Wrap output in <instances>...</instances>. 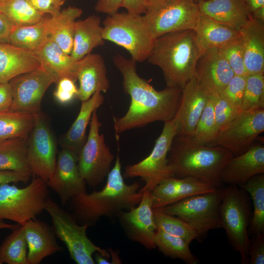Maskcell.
<instances>
[{
  "mask_svg": "<svg viewBox=\"0 0 264 264\" xmlns=\"http://www.w3.org/2000/svg\"><path fill=\"white\" fill-rule=\"evenodd\" d=\"M113 61L122 76L124 91L131 98L126 113L120 118L113 117L116 138L124 132L174 118L180 105L181 89L166 87L156 90L138 74L136 62L131 58L116 54Z\"/></svg>",
  "mask_w": 264,
  "mask_h": 264,
  "instance_id": "1",
  "label": "cell"
},
{
  "mask_svg": "<svg viewBox=\"0 0 264 264\" xmlns=\"http://www.w3.org/2000/svg\"><path fill=\"white\" fill-rule=\"evenodd\" d=\"M107 177L101 190L81 193L69 200L71 213L79 223L89 227L95 225L103 217L116 218L120 211L130 209L140 202L143 194L139 191L141 184L125 182L118 153Z\"/></svg>",
  "mask_w": 264,
  "mask_h": 264,
  "instance_id": "2",
  "label": "cell"
},
{
  "mask_svg": "<svg viewBox=\"0 0 264 264\" xmlns=\"http://www.w3.org/2000/svg\"><path fill=\"white\" fill-rule=\"evenodd\" d=\"M203 54L193 30L169 32L156 38L147 61L162 70L167 87L182 89L194 77Z\"/></svg>",
  "mask_w": 264,
  "mask_h": 264,
  "instance_id": "3",
  "label": "cell"
},
{
  "mask_svg": "<svg viewBox=\"0 0 264 264\" xmlns=\"http://www.w3.org/2000/svg\"><path fill=\"white\" fill-rule=\"evenodd\" d=\"M233 154L220 146H209L176 136L168 153V164L174 176L190 177L220 187L222 171Z\"/></svg>",
  "mask_w": 264,
  "mask_h": 264,
  "instance_id": "4",
  "label": "cell"
},
{
  "mask_svg": "<svg viewBox=\"0 0 264 264\" xmlns=\"http://www.w3.org/2000/svg\"><path fill=\"white\" fill-rule=\"evenodd\" d=\"M102 27L105 41L125 48L136 63L147 60L155 39L144 15L117 12L108 15Z\"/></svg>",
  "mask_w": 264,
  "mask_h": 264,
  "instance_id": "5",
  "label": "cell"
},
{
  "mask_svg": "<svg viewBox=\"0 0 264 264\" xmlns=\"http://www.w3.org/2000/svg\"><path fill=\"white\" fill-rule=\"evenodd\" d=\"M252 214L250 198L243 188L233 185L224 188L220 209V227L225 230L231 245L240 253L242 264H248V228Z\"/></svg>",
  "mask_w": 264,
  "mask_h": 264,
  "instance_id": "6",
  "label": "cell"
},
{
  "mask_svg": "<svg viewBox=\"0 0 264 264\" xmlns=\"http://www.w3.org/2000/svg\"><path fill=\"white\" fill-rule=\"evenodd\" d=\"M49 198L47 181L36 176L23 188L9 183L1 184L0 219L23 225L44 210Z\"/></svg>",
  "mask_w": 264,
  "mask_h": 264,
  "instance_id": "7",
  "label": "cell"
},
{
  "mask_svg": "<svg viewBox=\"0 0 264 264\" xmlns=\"http://www.w3.org/2000/svg\"><path fill=\"white\" fill-rule=\"evenodd\" d=\"M49 215L56 237L66 245L70 256L77 264H95L93 254L100 252L107 258L109 252L96 245L88 237V226L79 223L72 214L63 209L50 198L44 208Z\"/></svg>",
  "mask_w": 264,
  "mask_h": 264,
  "instance_id": "8",
  "label": "cell"
},
{
  "mask_svg": "<svg viewBox=\"0 0 264 264\" xmlns=\"http://www.w3.org/2000/svg\"><path fill=\"white\" fill-rule=\"evenodd\" d=\"M224 193V188L220 187L157 209L181 219L195 232L199 241L210 230L220 228V209Z\"/></svg>",
  "mask_w": 264,
  "mask_h": 264,
  "instance_id": "9",
  "label": "cell"
},
{
  "mask_svg": "<svg viewBox=\"0 0 264 264\" xmlns=\"http://www.w3.org/2000/svg\"><path fill=\"white\" fill-rule=\"evenodd\" d=\"M176 131L177 120L174 117L164 122L162 131L150 154L139 162L126 167L124 177H139L145 182L140 191L151 192L162 180L174 176L168 166L167 157Z\"/></svg>",
  "mask_w": 264,
  "mask_h": 264,
  "instance_id": "10",
  "label": "cell"
},
{
  "mask_svg": "<svg viewBox=\"0 0 264 264\" xmlns=\"http://www.w3.org/2000/svg\"><path fill=\"white\" fill-rule=\"evenodd\" d=\"M85 143L78 154V164L81 176L91 187L101 184L107 177L114 156L107 145L97 110L93 112Z\"/></svg>",
  "mask_w": 264,
  "mask_h": 264,
  "instance_id": "11",
  "label": "cell"
},
{
  "mask_svg": "<svg viewBox=\"0 0 264 264\" xmlns=\"http://www.w3.org/2000/svg\"><path fill=\"white\" fill-rule=\"evenodd\" d=\"M264 131V109L242 111L207 146H220L237 155L247 151Z\"/></svg>",
  "mask_w": 264,
  "mask_h": 264,
  "instance_id": "12",
  "label": "cell"
},
{
  "mask_svg": "<svg viewBox=\"0 0 264 264\" xmlns=\"http://www.w3.org/2000/svg\"><path fill=\"white\" fill-rule=\"evenodd\" d=\"M35 123L28 138L27 159L32 175L47 181L57 161L56 141L44 114H35Z\"/></svg>",
  "mask_w": 264,
  "mask_h": 264,
  "instance_id": "13",
  "label": "cell"
},
{
  "mask_svg": "<svg viewBox=\"0 0 264 264\" xmlns=\"http://www.w3.org/2000/svg\"><path fill=\"white\" fill-rule=\"evenodd\" d=\"M9 82L13 88V101L9 110L36 114L41 111L43 98L50 85L56 83L57 79L41 65Z\"/></svg>",
  "mask_w": 264,
  "mask_h": 264,
  "instance_id": "14",
  "label": "cell"
},
{
  "mask_svg": "<svg viewBox=\"0 0 264 264\" xmlns=\"http://www.w3.org/2000/svg\"><path fill=\"white\" fill-rule=\"evenodd\" d=\"M199 13L197 4L193 0H174L144 16L156 39L169 32L193 30Z\"/></svg>",
  "mask_w": 264,
  "mask_h": 264,
  "instance_id": "15",
  "label": "cell"
},
{
  "mask_svg": "<svg viewBox=\"0 0 264 264\" xmlns=\"http://www.w3.org/2000/svg\"><path fill=\"white\" fill-rule=\"evenodd\" d=\"M116 218L129 240L140 243L149 250L156 248L155 236L157 227L151 192L144 191L138 205L120 211Z\"/></svg>",
  "mask_w": 264,
  "mask_h": 264,
  "instance_id": "16",
  "label": "cell"
},
{
  "mask_svg": "<svg viewBox=\"0 0 264 264\" xmlns=\"http://www.w3.org/2000/svg\"><path fill=\"white\" fill-rule=\"evenodd\" d=\"M78 159L76 152L62 148L54 172L47 181L48 188L57 194L63 205L74 197L87 192V183L80 173Z\"/></svg>",
  "mask_w": 264,
  "mask_h": 264,
  "instance_id": "17",
  "label": "cell"
},
{
  "mask_svg": "<svg viewBox=\"0 0 264 264\" xmlns=\"http://www.w3.org/2000/svg\"><path fill=\"white\" fill-rule=\"evenodd\" d=\"M209 93L195 76L182 89L180 105L175 117L177 120L176 135L190 138L206 105Z\"/></svg>",
  "mask_w": 264,
  "mask_h": 264,
  "instance_id": "18",
  "label": "cell"
},
{
  "mask_svg": "<svg viewBox=\"0 0 264 264\" xmlns=\"http://www.w3.org/2000/svg\"><path fill=\"white\" fill-rule=\"evenodd\" d=\"M234 74L218 48L205 51L198 59L194 76L208 92L219 94Z\"/></svg>",
  "mask_w": 264,
  "mask_h": 264,
  "instance_id": "19",
  "label": "cell"
},
{
  "mask_svg": "<svg viewBox=\"0 0 264 264\" xmlns=\"http://www.w3.org/2000/svg\"><path fill=\"white\" fill-rule=\"evenodd\" d=\"M264 173V145L255 142L247 151L233 155L221 174L222 183L241 186L253 176Z\"/></svg>",
  "mask_w": 264,
  "mask_h": 264,
  "instance_id": "20",
  "label": "cell"
},
{
  "mask_svg": "<svg viewBox=\"0 0 264 264\" xmlns=\"http://www.w3.org/2000/svg\"><path fill=\"white\" fill-rule=\"evenodd\" d=\"M217 189L195 178L171 176L160 181L151 192L153 207L160 208L190 196L212 192Z\"/></svg>",
  "mask_w": 264,
  "mask_h": 264,
  "instance_id": "21",
  "label": "cell"
},
{
  "mask_svg": "<svg viewBox=\"0 0 264 264\" xmlns=\"http://www.w3.org/2000/svg\"><path fill=\"white\" fill-rule=\"evenodd\" d=\"M22 226L27 245V264H39L45 257L62 251L52 226L47 223L36 218Z\"/></svg>",
  "mask_w": 264,
  "mask_h": 264,
  "instance_id": "22",
  "label": "cell"
},
{
  "mask_svg": "<svg viewBox=\"0 0 264 264\" xmlns=\"http://www.w3.org/2000/svg\"><path fill=\"white\" fill-rule=\"evenodd\" d=\"M77 80L79 83L77 98L81 102L87 100L96 92H107L110 83L103 57L91 53L80 60Z\"/></svg>",
  "mask_w": 264,
  "mask_h": 264,
  "instance_id": "23",
  "label": "cell"
},
{
  "mask_svg": "<svg viewBox=\"0 0 264 264\" xmlns=\"http://www.w3.org/2000/svg\"><path fill=\"white\" fill-rule=\"evenodd\" d=\"M239 32L243 45L247 75L264 74V22L250 15Z\"/></svg>",
  "mask_w": 264,
  "mask_h": 264,
  "instance_id": "24",
  "label": "cell"
},
{
  "mask_svg": "<svg viewBox=\"0 0 264 264\" xmlns=\"http://www.w3.org/2000/svg\"><path fill=\"white\" fill-rule=\"evenodd\" d=\"M33 52L41 65L55 76L57 81L64 77L77 80L79 61H74L49 36Z\"/></svg>",
  "mask_w": 264,
  "mask_h": 264,
  "instance_id": "25",
  "label": "cell"
},
{
  "mask_svg": "<svg viewBox=\"0 0 264 264\" xmlns=\"http://www.w3.org/2000/svg\"><path fill=\"white\" fill-rule=\"evenodd\" d=\"M40 66L33 51L9 43H0V83L9 82Z\"/></svg>",
  "mask_w": 264,
  "mask_h": 264,
  "instance_id": "26",
  "label": "cell"
},
{
  "mask_svg": "<svg viewBox=\"0 0 264 264\" xmlns=\"http://www.w3.org/2000/svg\"><path fill=\"white\" fill-rule=\"evenodd\" d=\"M197 4L199 13L238 31L250 16L243 0H206Z\"/></svg>",
  "mask_w": 264,
  "mask_h": 264,
  "instance_id": "27",
  "label": "cell"
},
{
  "mask_svg": "<svg viewBox=\"0 0 264 264\" xmlns=\"http://www.w3.org/2000/svg\"><path fill=\"white\" fill-rule=\"evenodd\" d=\"M193 30L203 53L209 49L220 48L241 37L239 31L200 13Z\"/></svg>",
  "mask_w": 264,
  "mask_h": 264,
  "instance_id": "28",
  "label": "cell"
},
{
  "mask_svg": "<svg viewBox=\"0 0 264 264\" xmlns=\"http://www.w3.org/2000/svg\"><path fill=\"white\" fill-rule=\"evenodd\" d=\"M104 97L100 92H96L88 99L82 101L79 113L67 132L62 137V148L79 154L86 142V130L94 111L103 104Z\"/></svg>",
  "mask_w": 264,
  "mask_h": 264,
  "instance_id": "29",
  "label": "cell"
},
{
  "mask_svg": "<svg viewBox=\"0 0 264 264\" xmlns=\"http://www.w3.org/2000/svg\"><path fill=\"white\" fill-rule=\"evenodd\" d=\"M102 29L99 16L91 15L84 20L76 21L70 54L74 61H79L91 53L94 48L105 44Z\"/></svg>",
  "mask_w": 264,
  "mask_h": 264,
  "instance_id": "30",
  "label": "cell"
},
{
  "mask_svg": "<svg viewBox=\"0 0 264 264\" xmlns=\"http://www.w3.org/2000/svg\"><path fill=\"white\" fill-rule=\"evenodd\" d=\"M82 13L81 8L70 6L50 16L49 37L69 55L73 47L75 23Z\"/></svg>",
  "mask_w": 264,
  "mask_h": 264,
  "instance_id": "31",
  "label": "cell"
},
{
  "mask_svg": "<svg viewBox=\"0 0 264 264\" xmlns=\"http://www.w3.org/2000/svg\"><path fill=\"white\" fill-rule=\"evenodd\" d=\"M50 18V15H47L37 23L14 26L9 37V43L33 52L49 36Z\"/></svg>",
  "mask_w": 264,
  "mask_h": 264,
  "instance_id": "32",
  "label": "cell"
},
{
  "mask_svg": "<svg viewBox=\"0 0 264 264\" xmlns=\"http://www.w3.org/2000/svg\"><path fill=\"white\" fill-rule=\"evenodd\" d=\"M28 138H13L0 143V170L31 173L27 159Z\"/></svg>",
  "mask_w": 264,
  "mask_h": 264,
  "instance_id": "33",
  "label": "cell"
},
{
  "mask_svg": "<svg viewBox=\"0 0 264 264\" xmlns=\"http://www.w3.org/2000/svg\"><path fill=\"white\" fill-rule=\"evenodd\" d=\"M35 114L8 110L0 112V143L28 137L35 123Z\"/></svg>",
  "mask_w": 264,
  "mask_h": 264,
  "instance_id": "34",
  "label": "cell"
},
{
  "mask_svg": "<svg viewBox=\"0 0 264 264\" xmlns=\"http://www.w3.org/2000/svg\"><path fill=\"white\" fill-rule=\"evenodd\" d=\"M240 187L247 192L253 204L249 230L253 235L264 232V173L253 176Z\"/></svg>",
  "mask_w": 264,
  "mask_h": 264,
  "instance_id": "35",
  "label": "cell"
},
{
  "mask_svg": "<svg viewBox=\"0 0 264 264\" xmlns=\"http://www.w3.org/2000/svg\"><path fill=\"white\" fill-rule=\"evenodd\" d=\"M27 256L23 228L19 224L0 245V264H27Z\"/></svg>",
  "mask_w": 264,
  "mask_h": 264,
  "instance_id": "36",
  "label": "cell"
},
{
  "mask_svg": "<svg viewBox=\"0 0 264 264\" xmlns=\"http://www.w3.org/2000/svg\"><path fill=\"white\" fill-rule=\"evenodd\" d=\"M155 243L156 247L166 257L180 259L187 264L199 263L198 259L191 252L189 243L180 237L157 229L155 236Z\"/></svg>",
  "mask_w": 264,
  "mask_h": 264,
  "instance_id": "37",
  "label": "cell"
},
{
  "mask_svg": "<svg viewBox=\"0 0 264 264\" xmlns=\"http://www.w3.org/2000/svg\"><path fill=\"white\" fill-rule=\"evenodd\" d=\"M0 12L14 26L37 23L47 15L35 10L27 0H3L0 2Z\"/></svg>",
  "mask_w": 264,
  "mask_h": 264,
  "instance_id": "38",
  "label": "cell"
},
{
  "mask_svg": "<svg viewBox=\"0 0 264 264\" xmlns=\"http://www.w3.org/2000/svg\"><path fill=\"white\" fill-rule=\"evenodd\" d=\"M218 133L214 112L213 95L210 94L192 135L187 138L194 143L208 145L215 140Z\"/></svg>",
  "mask_w": 264,
  "mask_h": 264,
  "instance_id": "39",
  "label": "cell"
},
{
  "mask_svg": "<svg viewBox=\"0 0 264 264\" xmlns=\"http://www.w3.org/2000/svg\"><path fill=\"white\" fill-rule=\"evenodd\" d=\"M154 215L157 230L180 237L189 244L193 240H197L195 232L178 217L158 209H154Z\"/></svg>",
  "mask_w": 264,
  "mask_h": 264,
  "instance_id": "40",
  "label": "cell"
},
{
  "mask_svg": "<svg viewBox=\"0 0 264 264\" xmlns=\"http://www.w3.org/2000/svg\"><path fill=\"white\" fill-rule=\"evenodd\" d=\"M264 109V74H248L242 103V111Z\"/></svg>",
  "mask_w": 264,
  "mask_h": 264,
  "instance_id": "41",
  "label": "cell"
},
{
  "mask_svg": "<svg viewBox=\"0 0 264 264\" xmlns=\"http://www.w3.org/2000/svg\"><path fill=\"white\" fill-rule=\"evenodd\" d=\"M218 49L220 54L231 67L234 75H247L244 64V48L241 36Z\"/></svg>",
  "mask_w": 264,
  "mask_h": 264,
  "instance_id": "42",
  "label": "cell"
},
{
  "mask_svg": "<svg viewBox=\"0 0 264 264\" xmlns=\"http://www.w3.org/2000/svg\"><path fill=\"white\" fill-rule=\"evenodd\" d=\"M213 95L215 123L219 132L242 111L221 98L219 94H213Z\"/></svg>",
  "mask_w": 264,
  "mask_h": 264,
  "instance_id": "43",
  "label": "cell"
},
{
  "mask_svg": "<svg viewBox=\"0 0 264 264\" xmlns=\"http://www.w3.org/2000/svg\"><path fill=\"white\" fill-rule=\"evenodd\" d=\"M246 76L234 75L219 94L221 98L241 110L246 84Z\"/></svg>",
  "mask_w": 264,
  "mask_h": 264,
  "instance_id": "44",
  "label": "cell"
},
{
  "mask_svg": "<svg viewBox=\"0 0 264 264\" xmlns=\"http://www.w3.org/2000/svg\"><path fill=\"white\" fill-rule=\"evenodd\" d=\"M75 81L67 77L62 78L57 81V88L54 92L56 100L59 103L66 105L74 98H78V88Z\"/></svg>",
  "mask_w": 264,
  "mask_h": 264,
  "instance_id": "45",
  "label": "cell"
},
{
  "mask_svg": "<svg viewBox=\"0 0 264 264\" xmlns=\"http://www.w3.org/2000/svg\"><path fill=\"white\" fill-rule=\"evenodd\" d=\"M248 258L250 264H264V232L253 235L250 239Z\"/></svg>",
  "mask_w": 264,
  "mask_h": 264,
  "instance_id": "46",
  "label": "cell"
},
{
  "mask_svg": "<svg viewBox=\"0 0 264 264\" xmlns=\"http://www.w3.org/2000/svg\"><path fill=\"white\" fill-rule=\"evenodd\" d=\"M37 11L45 15L53 16L58 13L63 4L59 0H27Z\"/></svg>",
  "mask_w": 264,
  "mask_h": 264,
  "instance_id": "47",
  "label": "cell"
},
{
  "mask_svg": "<svg viewBox=\"0 0 264 264\" xmlns=\"http://www.w3.org/2000/svg\"><path fill=\"white\" fill-rule=\"evenodd\" d=\"M32 174L13 170H0V185L11 182H22L26 183Z\"/></svg>",
  "mask_w": 264,
  "mask_h": 264,
  "instance_id": "48",
  "label": "cell"
},
{
  "mask_svg": "<svg viewBox=\"0 0 264 264\" xmlns=\"http://www.w3.org/2000/svg\"><path fill=\"white\" fill-rule=\"evenodd\" d=\"M12 101L13 88L11 83H0V112L9 110Z\"/></svg>",
  "mask_w": 264,
  "mask_h": 264,
  "instance_id": "49",
  "label": "cell"
},
{
  "mask_svg": "<svg viewBox=\"0 0 264 264\" xmlns=\"http://www.w3.org/2000/svg\"><path fill=\"white\" fill-rule=\"evenodd\" d=\"M123 0H97L95 10L98 12L112 15L122 7Z\"/></svg>",
  "mask_w": 264,
  "mask_h": 264,
  "instance_id": "50",
  "label": "cell"
},
{
  "mask_svg": "<svg viewBox=\"0 0 264 264\" xmlns=\"http://www.w3.org/2000/svg\"><path fill=\"white\" fill-rule=\"evenodd\" d=\"M14 27L7 18L0 12V43H9V37Z\"/></svg>",
  "mask_w": 264,
  "mask_h": 264,
  "instance_id": "51",
  "label": "cell"
},
{
  "mask_svg": "<svg viewBox=\"0 0 264 264\" xmlns=\"http://www.w3.org/2000/svg\"><path fill=\"white\" fill-rule=\"evenodd\" d=\"M122 7L132 14L142 15L146 13L145 0H123Z\"/></svg>",
  "mask_w": 264,
  "mask_h": 264,
  "instance_id": "52",
  "label": "cell"
},
{
  "mask_svg": "<svg viewBox=\"0 0 264 264\" xmlns=\"http://www.w3.org/2000/svg\"><path fill=\"white\" fill-rule=\"evenodd\" d=\"M173 0H145V13L156 11L167 5Z\"/></svg>",
  "mask_w": 264,
  "mask_h": 264,
  "instance_id": "53",
  "label": "cell"
},
{
  "mask_svg": "<svg viewBox=\"0 0 264 264\" xmlns=\"http://www.w3.org/2000/svg\"><path fill=\"white\" fill-rule=\"evenodd\" d=\"M245 6L251 14L259 8L264 6V0H243Z\"/></svg>",
  "mask_w": 264,
  "mask_h": 264,
  "instance_id": "54",
  "label": "cell"
},
{
  "mask_svg": "<svg viewBox=\"0 0 264 264\" xmlns=\"http://www.w3.org/2000/svg\"><path fill=\"white\" fill-rule=\"evenodd\" d=\"M250 15L254 19L264 22V6L259 8Z\"/></svg>",
  "mask_w": 264,
  "mask_h": 264,
  "instance_id": "55",
  "label": "cell"
},
{
  "mask_svg": "<svg viewBox=\"0 0 264 264\" xmlns=\"http://www.w3.org/2000/svg\"><path fill=\"white\" fill-rule=\"evenodd\" d=\"M94 255V261L95 264H110V263L107 259L106 257L104 256L100 252H96L95 253Z\"/></svg>",
  "mask_w": 264,
  "mask_h": 264,
  "instance_id": "56",
  "label": "cell"
},
{
  "mask_svg": "<svg viewBox=\"0 0 264 264\" xmlns=\"http://www.w3.org/2000/svg\"><path fill=\"white\" fill-rule=\"evenodd\" d=\"M108 251L110 253V255L112 256V262L111 264H121V261L118 257V254L116 252H114L113 250L109 249Z\"/></svg>",
  "mask_w": 264,
  "mask_h": 264,
  "instance_id": "57",
  "label": "cell"
},
{
  "mask_svg": "<svg viewBox=\"0 0 264 264\" xmlns=\"http://www.w3.org/2000/svg\"><path fill=\"white\" fill-rule=\"evenodd\" d=\"M19 224H12L6 223L4 220L0 219V229H10L13 230L18 226Z\"/></svg>",
  "mask_w": 264,
  "mask_h": 264,
  "instance_id": "58",
  "label": "cell"
},
{
  "mask_svg": "<svg viewBox=\"0 0 264 264\" xmlns=\"http://www.w3.org/2000/svg\"><path fill=\"white\" fill-rule=\"evenodd\" d=\"M194 2H195L196 4L199 3L200 1L206 0H193Z\"/></svg>",
  "mask_w": 264,
  "mask_h": 264,
  "instance_id": "59",
  "label": "cell"
},
{
  "mask_svg": "<svg viewBox=\"0 0 264 264\" xmlns=\"http://www.w3.org/2000/svg\"><path fill=\"white\" fill-rule=\"evenodd\" d=\"M63 4H64L67 0H59Z\"/></svg>",
  "mask_w": 264,
  "mask_h": 264,
  "instance_id": "60",
  "label": "cell"
},
{
  "mask_svg": "<svg viewBox=\"0 0 264 264\" xmlns=\"http://www.w3.org/2000/svg\"><path fill=\"white\" fill-rule=\"evenodd\" d=\"M3 0H0V2L3 1Z\"/></svg>",
  "mask_w": 264,
  "mask_h": 264,
  "instance_id": "61",
  "label": "cell"
}]
</instances>
